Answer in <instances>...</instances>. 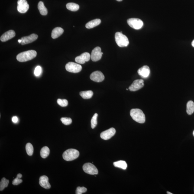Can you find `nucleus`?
Returning <instances> with one entry per match:
<instances>
[{
  "label": "nucleus",
  "mask_w": 194,
  "mask_h": 194,
  "mask_svg": "<svg viewBox=\"0 0 194 194\" xmlns=\"http://www.w3.org/2000/svg\"><path fill=\"white\" fill-rule=\"evenodd\" d=\"M37 52L34 50H29L22 52L17 56V60L23 62L32 60L36 57Z\"/></svg>",
  "instance_id": "nucleus-1"
},
{
  "label": "nucleus",
  "mask_w": 194,
  "mask_h": 194,
  "mask_svg": "<svg viewBox=\"0 0 194 194\" xmlns=\"http://www.w3.org/2000/svg\"><path fill=\"white\" fill-rule=\"evenodd\" d=\"M130 115L134 121L140 123H144L145 121V116L142 110L139 109H133L130 111Z\"/></svg>",
  "instance_id": "nucleus-2"
},
{
  "label": "nucleus",
  "mask_w": 194,
  "mask_h": 194,
  "mask_svg": "<svg viewBox=\"0 0 194 194\" xmlns=\"http://www.w3.org/2000/svg\"><path fill=\"white\" fill-rule=\"evenodd\" d=\"M115 38L117 44L120 47H126L129 44L128 38L121 32L116 33Z\"/></svg>",
  "instance_id": "nucleus-3"
},
{
  "label": "nucleus",
  "mask_w": 194,
  "mask_h": 194,
  "mask_svg": "<svg viewBox=\"0 0 194 194\" xmlns=\"http://www.w3.org/2000/svg\"><path fill=\"white\" fill-rule=\"evenodd\" d=\"M79 152L75 149H69L63 153V157L64 160L71 161L75 160L79 157Z\"/></svg>",
  "instance_id": "nucleus-4"
},
{
  "label": "nucleus",
  "mask_w": 194,
  "mask_h": 194,
  "mask_svg": "<svg viewBox=\"0 0 194 194\" xmlns=\"http://www.w3.org/2000/svg\"><path fill=\"white\" fill-rule=\"evenodd\" d=\"M127 23L132 28L136 30H139L142 28L144 23L141 20L137 18H131L127 20Z\"/></svg>",
  "instance_id": "nucleus-5"
},
{
  "label": "nucleus",
  "mask_w": 194,
  "mask_h": 194,
  "mask_svg": "<svg viewBox=\"0 0 194 194\" xmlns=\"http://www.w3.org/2000/svg\"><path fill=\"white\" fill-rule=\"evenodd\" d=\"M66 70L67 71L73 73H77L82 70L81 65L72 62H69L66 66Z\"/></svg>",
  "instance_id": "nucleus-6"
},
{
  "label": "nucleus",
  "mask_w": 194,
  "mask_h": 194,
  "mask_svg": "<svg viewBox=\"0 0 194 194\" xmlns=\"http://www.w3.org/2000/svg\"><path fill=\"white\" fill-rule=\"evenodd\" d=\"M84 171L88 174L97 175L98 174V171L94 165L90 163H86L83 166Z\"/></svg>",
  "instance_id": "nucleus-7"
},
{
  "label": "nucleus",
  "mask_w": 194,
  "mask_h": 194,
  "mask_svg": "<svg viewBox=\"0 0 194 194\" xmlns=\"http://www.w3.org/2000/svg\"><path fill=\"white\" fill-rule=\"evenodd\" d=\"M103 54L100 47H96L92 50L91 55V58L92 61H98L101 59Z\"/></svg>",
  "instance_id": "nucleus-8"
},
{
  "label": "nucleus",
  "mask_w": 194,
  "mask_h": 194,
  "mask_svg": "<svg viewBox=\"0 0 194 194\" xmlns=\"http://www.w3.org/2000/svg\"><path fill=\"white\" fill-rule=\"evenodd\" d=\"M17 4V9L19 12L24 14L28 11L29 6L26 0H18Z\"/></svg>",
  "instance_id": "nucleus-9"
},
{
  "label": "nucleus",
  "mask_w": 194,
  "mask_h": 194,
  "mask_svg": "<svg viewBox=\"0 0 194 194\" xmlns=\"http://www.w3.org/2000/svg\"><path fill=\"white\" fill-rule=\"evenodd\" d=\"M144 86V81L142 79H136L134 81L132 84L129 88V89L132 92H135L141 89Z\"/></svg>",
  "instance_id": "nucleus-10"
},
{
  "label": "nucleus",
  "mask_w": 194,
  "mask_h": 194,
  "mask_svg": "<svg viewBox=\"0 0 194 194\" xmlns=\"http://www.w3.org/2000/svg\"><path fill=\"white\" fill-rule=\"evenodd\" d=\"M91 80L97 82H102L105 79L103 74L100 71H96L91 74L90 76Z\"/></svg>",
  "instance_id": "nucleus-11"
},
{
  "label": "nucleus",
  "mask_w": 194,
  "mask_h": 194,
  "mask_svg": "<svg viewBox=\"0 0 194 194\" xmlns=\"http://www.w3.org/2000/svg\"><path fill=\"white\" fill-rule=\"evenodd\" d=\"M115 132L116 130L115 128H111L102 132L100 134L101 138L104 140H109L115 135Z\"/></svg>",
  "instance_id": "nucleus-12"
},
{
  "label": "nucleus",
  "mask_w": 194,
  "mask_h": 194,
  "mask_svg": "<svg viewBox=\"0 0 194 194\" xmlns=\"http://www.w3.org/2000/svg\"><path fill=\"white\" fill-rule=\"evenodd\" d=\"M91 58V55L88 52L82 54L80 56H77L75 58V61L77 63L83 64L85 62L89 61Z\"/></svg>",
  "instance_id": "nucleus-13"
},
{
  "label": "nucleus",
  "mask_w": 194,
  "mask_h": 194,
  "mask_svg": "<svg viewBox=\"0 0 194 194\" xmlns=\"http://www.w3.org/2000/svg\"><path fill=\"white\" fill-rule=\"evenodd\" d=\"M38 35H37L33 34L28 36L22 37L21 39L22 40V42L21 43L22 45L29 44L33 43L38 38Z\"/></svg>",
  "instance_id": "nucleus-14"
},
{
  "label": "nucleus",
  "mask_w": 194,
  "mask_h": 194,
  "mask_svg": "<svg viewBox=\"0 0 194 194\" xmlns=\"http://www.w3.org/2000/svg\"><path fill=\"white\" fill-rule=\"evenodd\" d=\"M15 35L16 33L14 30H9L1 36L0 40L2 42H5L12 39Z\"/></svg>",
  "instance_id": "nucleus-15"
},
{
  "label": "nucleus",
  "mask_w": 194,
  "mask_h": 194,
  "mask_svg": "<svg viewBox=\"0 0 194 194\" xmlns=\"http://www.w3.org/2000/svg\"><path fill=\"white\" fill-rule=\"evenodd\" d=\"M150 68L147 66H144L140 68L138 70V73L143 78L148 77L150 73Z\"/></svg>",
  "instance_id": "nucleus-16"
},
{
  "label": "nucleus",
  "mask_w": 194,
  "mask_h": 194,
  "mask_svg": "<svg viewBox=\"0 0 194 194\" xmlns=\"http://www.w3.org/2000/svg\"><path fill=\"white\" fill-rule=\"evenodd\" d=\"M39 184L42 187L46 189H49L51 188V185L49 182V178L46 176H40L39 179Z\"/></svg>",
  "instance_id": "nucleus-17"
},
{
  "label": "nucleus",
  "mask_w": 194,
  "mask_h": 194,
  "mask_svg": "<svg viewBox=\"0 0 194 194\" xmlns=\"http://www.w3.org/2000/svg\"><path fill=\"white\" fill-rule=\"evenodd\" d=\"M64 30L60 27H56L54 29L52 33V37L53 39H56L63 34Z\"/></svg>",
  "instance_id": "nucleus-18"
},
{
  "label": "nucleus",
  "mask_w": 194,
  "mask_h": 194,
  "mask_svg": "<svg viewBox=\"0 0 194 194\" xmlns=\"http://www.w3.org/2000/svg\"><path fill=\"white\" fill-rule=\"evenodd\" d=\"M101 22V20L99 19H96L92 20L86 24V28L89 29L93 28L99 25L100 24Z\"/></svg>",
  "instance_id": "nucleus-19"
},
{
  "label": "nucleus",
  "mask_w": 194,
  "mask_h": 194,
  "mask_svg": "<svg viewBox=\"0 0 194 194\" xmlns=\"http://www.w3.org/2000/svg\"><path fill=\"white\" fill-rule=\"evenodd\" d=\"M93 94V92L91 90L83 91L79 93L80 96L85 99H90L92 98Z\"/></svg>",
  "instance_id": "nucleus-20"
},
{
  "label": "nucleus",
  "mask_w": 194,
  "mask_h": 194,
  "mask_svg": "<svg viewBox=\"0 0 194 194\" xmlns=\"http://www.w3.org/2000/svg\"><path fill=\"white\" fill-rule=\"evenodd\" d=\"M38 8L40 14L42 15H47V10L45 6L44 3L42 1H40L39 3Z\"/></svg>",
  "instance_id": "nucleus-21"
},
{
  "label": "nucleus",
  "mask_w": 194,
  "mask_h": 194,
  "mask_svg": "<svg viewBox=\"0 0 194 194\" xmlns=\"http://www.w3.org/2000/svg\"><path fill=\"white\" fill-rule=\"evenodd\" d=\"M187 112L189 115H191L194 112V102L189 101L187 104Z\"/></svg>",
  "instance_id": "nucleus-22"
},
{
  "label": "nucleus",
  "mask_w": 194,
  "mask_h": 194,
  "mask_svg": "<svg viewBox=\"0 0 194 194\" xmlns=\"http://www.w3.org/2000/svg\"><path fill=\"white\" fill-rule=\"evenodd\" d=\"M113 165L115 167L120 168L123 170H125L127 167V163L124 161L120 160L114 162Z\"/></svg>",
  "instance_id": "nucleus-23"
},
{
  "label": "nucleus",
  "mask_w": 194,
  "mask_h": 194,
  "mask_svg": "<svg viewBox=\"0 0 194 194\" xmlns=\"http://www.w3.org/2000/svg\"><path fill=\"white\" fill-rule=\"evenodd\" d=\"M67 9L72 11H76L79 9V6L78 4L73 3H68L66 5Z\"/></svg>",
  "instance_id": "nucleus-24"
},
{
  "label": "nucleus",
  "mask_w": 194,
  "mask_h": 194,
  "mask_svg": "<svg viewBox=\"0 0 194 194\" xmlns=\"http://www.w3.org/2000/svg\"><path fill=\"white\" fill-rule=\"evenodd\" d=\"M50 153V150L47 146H44L41 149L40 151V155L43 158H46Z\"/></svg>",
  "instance_id": "nucleus-25"
},
{
  "label": "nucleus",
  "mask_w": 194,
  "mask_h": 194,
  "mask_svg": "<svg viewBox=\"0 0 194 194\" xmlns=\"http://www.w3.org/2000/svg\"><path fill=\"white\" fill-rule=\"evenodd\" d=\"M9 183V180H7L5 178H3L1 179V183H0V190L2 191L5 188L7 187Z\"/></svg>",
  "instance_id": "nucleus-26"
},
{
  "label": "nucleus",
  "mask_w": 194,
  "mask_h": 194,
  "mask_svg": "<svg viewBox=\"0 0 194 194\" xmlns=\"http://www.w3.org/2000/svg\"><path fill=\"white\" fill-rule=\"evenodd\" d=\"M26 150L29 156L32 155L34 152V147L32 144L30 143H27L26 146Z\"/></svg>",
  "instance_id": "nucleus-27"
},
{
  "label": "nucleus",
  "mask_w": 194,
  "mask_h": 194,
  "mask_svg": "<svg viewBox=\"0 0 194 194\" xmlns=\"http://www.w3.org/2000/svg\"><path fill=\"white\" fill-rule=\"evenodd\" d=\"M98 116V114L95 113L91 120V127L92 129L96 127L97 124V117Z\"/></svg>",
  "instance_id": "nucleus-28"
},
{
  "label": "nucleus",
  "mask_w": 194,
  "mask_h": 194,
  "mask_svg": "<svg viewBox=\"0 0 194 194\" xmlns=\"http://www.w3.org/2000/svg\"><path fill=\"white\" fill-rule=\"evenodd\" d=\"M57 102L59 105L62 107L66 106L69 104L68 101L66 99H62L59 98L57 100Z\"/></svg>",
  "instance_id": "nucleus-29"
},
{
  "label": "nucleus",
  "mask_w": 194,
  "mask_h": 194,
  "mask_svg": "<svg viewBox=\"0 0 194 194\" xmlns=\"http://www.w3.org/2000/svg\"><path fill=\"white\" fill-rule=\"evenodd\" d=\"M61 121L63 124L66 125H69L72 123V120L69 118H61Z\"/></svg>",
  "instance_id": "nucleus-30"
},
{
  "label": "nucleus",
  "mask_w": 194,
  "mask_h": 194,
  "mask_svg": "<svg viewBox=\"0 0 194 194\" xmlns=\"http://www.w3.org/2000/svg\"><path fill=\"white\" fill-rule=\"evenodd\" d=\"M87 191V189L85 187H79L77 188L76 193V194H82L86 192Z\"/></svg>",
  "instance_id": "nucleus-31"
},
{
  "label": "nucleus",
  "mask_w": 194,
  "mask_h": 194,
  "mask_svg": "<svg viewBox=\"0 0 194 194\" xmlns=\"http://www.w3.org/2000/svg\"><path fill=\"white\" fill-rule=\"evenodd\" d=\"M42 72V68L40 66H37L36 67L34 71V74L37 77L41 75Z\"/></svg>",
  "instance_id": "nucleus-32"
},
{
  "label": "nucleus",
  "mask_w": 194,
  "mask_h": 194,
  "mask_svg": "<svg viewBox=\"0 0 194 194\" xmlns=\"http://www.w3.org/2000/svg\"><path fill=\"white\" fill-rule=\"evenodd\" d=\"M22 179L16 177V178L14 179L12 182V184L14 185H18L22 183Z\"/></svg>",
  "instance_id": "nucleus-33"
},
{
  "label": "nucleus",
  "mask_w": 194,
  "mask_h": 194,
  "mask_svg": "<svg viewBox=\"0 0 194 194\" xmlns=\"http://www.w3.org/2000/svg\"><path fill=\"white\" fill-rule=\"evenodd\" d=\"M12 121L14 123H17L18 121V118L17 117L14 116L12 118Z\"/></svg>",
  "instance_id": "nucleus-34"
},
{
  "label": "nucleus",
  "mask_w": 194,
  "mask_h": 194,
  "mask_svg": "<svg viewBox=\"0 0 194 194\" xmlns=\"http://www.w3.org/2000/svg\"><path fill=\"white\" fill-rule=\"evenodd\" d=\"M22 175L21 174H17V177L19 178H21L22 177Z\"/></svg>",
  "instance_id": "nucleus-35"
},
{
  "label": "nucleus",
  "mask_w": 194,
  "mask_h": 194,
  "mask_svg": "<svg viewBox=\"0 0 194 194\" xmlns=\"http://www.w3.org/2000/svg\"><path fill=\"white\" fill-rule=\"evenodd\" d=\"M192 45L193 47H194V40L192 42Z\"/></svg>",
  "instance_id": "nucleus-36"
},
{
  "label": "nucleus",
  "mask_w": 194,
  "mask_h": 194,
  "mask_svg": "<svg viewBox=\"0 0 194 194\" xmlns=\"http://www.w3.org/2000/svg\"><path fill=\"white\" fill-rule=\"evenodd\" d=\"M18 42L19 43H20V44H21V43L22 42V40L21 39L18 40Z\"/></svg>",
  "instance_id": "nucleus-37"
},
{
  "label": "nucleus",
  "mask_w": 194,
  "mask_h": 194,
  "mask_svg": "<svg viewBox=\"0 0 194 194\" xmlns=\"http://www.w3.org/2000/svg\"><path fill=\"white\" fill-rule=\"evenodd\" d=\"M167 193L168 194H173V193H171V192H167Z\"/></svg>",
  "instance_id": "nucleus-38"
},
{
  "label": "nucleus",
  "mask_w": 194,
  "mask_h": 194,
  "mask_svg": "<svg viewBox=\"0 0 194 194\" xmlns=\"http://www.w3.org/2000/svg\"><path fill=\"white\" fill-rule=\"evenodd\" d=\"M116 1H122L123 0H116Z\"/></svg>",
  "instance_id": "nucleus-39"
},
{
  "label": "nucleus",
  "mask_w": 194,
  "mask_h": 194,
  "mask_svg": "<svg viewBox=\"0 0 194 194\" xmlns=\"http://www.w3.org/2000/svg\"><path fill=\"white\" fill-rule=\"evenodd\" d=\"M193 135L194 137V131L193 132Z\"/></svg>",
  "instance_id": "nucleus-40"
},
{
  "label": "nucleus",
  "mask_w": 194,
  "mask_h": 194,
  "mask_svg": "<svg viewBox=\"0 0 194 194\" xmlns=\"http://www.w3.org/2000/svg\"><path fill=\"white\" fill-rule=\"evenodd\" d=\"M127 90H128V89H127Z\"/></svg>",
  "instance_id": "nucleus-41"
}]
</instances>
